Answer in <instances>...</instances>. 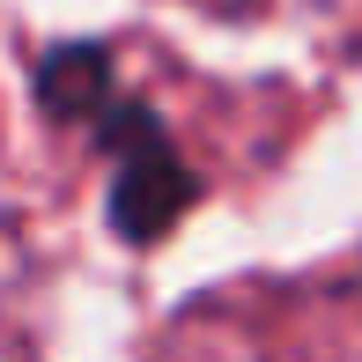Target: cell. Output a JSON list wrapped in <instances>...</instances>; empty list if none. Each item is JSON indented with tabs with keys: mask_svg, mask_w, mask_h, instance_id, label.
Listing matches in <instances>:
<instances>
[{
	"mask_svg": "<svg viewBox=\"0 0 362 362\" xmlns=\"http://www.w3.org/2000/svg\"><path fill=\"white\" fill-rule=\"evenodd\" d=\"M45 104L67 111L74 126H96V134H104V148H111V222H119V237L148 244V237H163V229L185 215L192 170L177 163V148L156 126V111L126 104V96L111 89L96 45L45 59Z\"/></svg>",
	"mask_w": 362,
	"mask_h": 362,
	"instance_id": "obj_1",
	"label": "cell"
}]
</instances>
